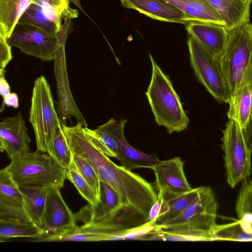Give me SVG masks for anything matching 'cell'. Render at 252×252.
Returning a JSON list of instances; mask_svg holds the SVG:
<instances>
[{"mask_svg": "<svg viewBox=\"0 0 252 252\" xmlns=\"http://www.w3.org/2000/svg\"><path fill=\"white\" fill-rule=\"evenodd\" d=\"M216 58L230 92V99L245 88L252 87V24L247 23L229 31L224 49Z\"/></svg>", "mask_w": 252, "mask_h": 252, "instance_id": "1", "label": "cell"}, {"mask_svg": "<svg viewBox=\"0 0 252 252\" xmlns=\"http://www.w3.org/2000/svg\"><path fill=\"white\" fill-rule=\"evenodd\" d=\"M149 57L152 74L145 94L155 121L158 126H164L169 134L183 131L188 128L189 121L180 97L169 76L161 69L150 54Z\"/></svg>", "mask_w": 252, "mask_h": 252, "instance_id": "2", "label": "cell"}, {"mask_svg": "<svg viewBox=\"0 0 252 252\" xmlns=\"http://www.w3.org/2000/svg\"><path fill=\"white\" fill-rule=\"evenodd\" d=\"M4 169L20 186L62 188L66 168L49 154L38 150L11 159Z\"/></svg>", "mask_w": 252, "mask_h": 252, "instance_id": "3", "label": "cell"}, {"mask_svg": "<svg viewBox=\"0 0 252 252\" xmlns=\"http://www.w3.org/2000/svg\"><path fill=\"white\" fill-rule=\"evenodd\" d=\"M218 209V202L212 189L201 186L198 187L193 200L179 215L156 226L166 231H194L205 241H212V233L217 224Z\"/></svg>", "mask_w": 252, "mask_h": 252, "instance_id": "4", "label": "cell"}, {"mask_svg": "<svg viewBox=\"0 0 252 252\" xmlns=\"http://www.w3.org/2000/svg\"><path fill=\"white\" fill-rule=\"evenodd\" d=\"M29 122L33 129L37 150L47 153L55 128L61 122L55 109L50 86L43 76L34 81Z\"/></svg>", "mask_w": 252, "mask_h": 252, "instance_id": "5", "label": "cell"}, {"mask_svg": "<svg viewBox=\"0 0 252 252\" xmlns=\"http://www.w3.org/2000/svg\"><path fill=\"white\" fill-rule=\"evenodd\" d=\"M222 132L226 182L234 188L251 176L252 154L246 141L244 130L237 122L229 119Z\"/></svg>", "mask_w": 252, "mask_h": 252, "instance_id": "6", "label": "cell"}, {"mask_svg": "<svg viewBox=\"0 0 252 252\" xmlns=\"http://www.w3.org/2000/svg\"><path fill=\"white\" fill-rule=\"evenodd\" d=\"M187 44L190 64L199 82L217 101L228 103L230 92L216 56L191 35Z\"/></svg>", "mask_w": 252, "mask_h": 252, "instance_id": "7", "label": "cell"}, {"mask_svg": "<svg viewBox=\"0 0 252 252\" xmlns=\"http://www.w3.org/2000/svg\"><path fill=\"white\" fill-rule=\"evenodd\" d=\"M7 41L27 55L49 62L55 59L58 36L20 19Z\"/></svg>", "mask_w": 252, "mask_h": 252, "instance_id": "8", "label": "cell"}, {"mask_svg": "<svg viewBox=\"0 0 252 252\" xmlns=\"http://www.w3.org/2000/svg\"><path fill=\"white\" fill-rule=\"evenodd\" d=\"M184 162L176 157L160 160L151 169L155 176V185L158 192L166 200L192 189L184 170Z\"/></svg>", "mask_w": 252, "mask_h": 252, "instance_id": "9", "label": "cell"}, {"mask_svg": "<svg viewBox=\"0 0 252 252\" xmlns=\"http://www.w3.org/2000/svg\"><path fill=\"white\" fill-rule=\"evenodd\" d=\"M32 140L20 112L0 123V150L12 159L30 153Z\"/></svg>", "mask_w": 252, "mask_h": 252, "instance_id": "10", "label": "cell"}, {"mask_svg": "<svg viewBox=\"0 0 252 252\" xmlns=\"http://www.w3.org/2000/svg\"><path fill=\"white\" fill-rule=\"evenodd\" d=\"M126 120L117 121L113 118L100 126L117 142L126 161L125 168L129 170L138 168H151L160 161L155 155L143 153L131 146L124 135Z\"/></svg>", "mask_w": 252, "mask_h": 252, "instance_id": "11", "label": "cell"}, {"mask_svg": "<svg viewBox=\"0 0 252 252\" xmlns=\"http://www.w3.org/2000/svg\"><path fill=\"white\" fill-rule=\"evenodd\" d=\"M61 188H48L42 229L46 234L54 233L76 225V218L64 201Z\"/></svg>", "mask_w": 252, "mask_h": 252, "instance_id": "12", "label": "cell"}, {"mask_svg": "<svg viewBox=\"0 0 252 252\" xmlns=\"http://www.w3.org/2000/svg\"><path fill=\"white\" fill-rule=\"evenodd\" d=\"M123 7L138 11L153 19L186 25L193 20L164 0H120Z\"/></svg>", "mask_w": 252, "mask_h": 252, "instance_id": "13", "label": "cell"}, {"mask_svg": "<svg viewBox=\"0 0 252 252\" xmlns=\"http://www.w3.org/2000/svg\"><path fill=\"white\" fill-rule=\"evenodd\" d=\"M186 29L215 56L223 51L229 33L224 26L195 21L187 24Z\"/></svg>", "mask_w": 252, "mask_h": 252, "instance_id": "14", "label": "cell"}, {"mask_svg": "<svg viewBox=\"0 0 252 252\" xmlns=\"http://www.w3.org/2000/svg\"><path fill=\"white\" fill-rule=\"evenodd\" d=\"M218 12L229 30L250 22L252 0H206Z\"/></svg>", "mask_w": 252, "mask_h": 252, "instance_id": "15", "label": "cell"}, {"mask_svg": "<svg viewBox=\"0 0 252 252\" xmlns=\"http://www.w3.org/2000/svg\"><path fill=\"white\" fill-rule=\"evenodd\" d=\"M25 211L36 225L42 228L48 193V188L20 186Z\"/></svg>", "mask_w": 252, "mask_h": 252, "instance_id": "16", "label": "cell"}, {"mask_svg": "<svg viewBox=\"0 0 252 252\" xmlns=\"http://www.w3.org/2000/svg\"><path fill=\"white\" fill-rule=\"evenodd\" d=\"M193 21L225 25L218 12L206 0H164Z\"/></svg>", "mask_w": 252, "mask_h": 252, "instance_id": "17", "label": "cell"}, {"mask_svg": "<svg viewBox=\"0 0 252 252\" xmlns=\"http://www.w3.org/2000/svg\"><path fill=\"white\" fill-rule=\"evenodd\" d=\"M212 241H252V214L245 213L238 220L227 224L215 226L212 235Z\"/></svg>", "mask_w": 252, "mask_h": 252, "instance_id": "18", "label": "cell"}, {"mask_svg": "<svg viewBox=\"0 0 252 252\" xmlns=\"http://www.w3.org/2000/svg\"><path fill=\"white\" fill-rule=\"evenodd\" d=\"M32 0H0V33L6 39L25 11Z\"/></svg>", "mask_w": 252, "mask_h": 252, "instance_id": "19", "label": "cell"}, {"mask_svg": "<svg viewBox=\"0 0 252 252\" xmlns=\"http://www.w3.org/2000/svg\"><path fill=\"white\" fill-rule=\"evenodd\" d=\"M228 104V119L237 122L244 130L252 118V87L245 88L236 97L230 99Z\"/></svg>", "mask_w": 252, "mask_h": 252, "instance_id": "20", "label": "cell"}, {"mask_svg": "<svg viewBox=\"0 0 252 252\" xmlns=\"http://www.w3.org/2000/svg\"><path fill=\"white\" fill-rule=\"evenodd\" d=\"M69 2L68 0H32L29 8L44 14L60 30L62 17L71 18L78 16L77 10L69 7Z\"/></svg>", "mask_w": 252, "mask_h": 252, "instance_id": "21", "label": "cell"}, {"mask_svg": "<svg viewBox=\"0 0 252 252\" xmlns=\"http://www.w3.org/2000/svg\"><path fill=\"white\" fill-rule=\"evenodd\" d=\"M84 130L95 147L107 157L117 158L125 167V159L117 142L109 133L100 126L94 130L84 126Z\"/></svg>", "mask_w": 252, "mask_h": 252, "instance_id": "22", "label": "cell"}, {"mask_svg": "<svg viewBox=\"0 0 252 252\" xmlns=\"http://www.w3.org/2000/svg\"><path fill=\"white\" fill-rule=\"evenodd\" d=\"M46 233L33 223L17 220H0V242L16 237L40 238Z\"/></svg>", "mask_w": 252, "mask_h": 252, "instance_id": "23", "label": "cell"}, {"mask_svg": "<svg viewBox=\"0 0 252 252\" xmlns=\"http://www.w3.org/2000/svg\"><path fill=\"white\" fill-rule=\"evenodd\" d=\"M0 206L24 208L19 186L4 168L0 171Z\"/></svg>", "mask_w": 252, "mask_h": 252, "instance_id": "24", "label": "cell"}, {"mask_svg": "<svg viewBox=\"0 0 252 252\" xmlns=\"http://www.w3.org/2000/svg\"><path fill=\"white\" fill-rule=\"evenodd\" d=\"M47 153L63 166L67 168L72 160V153L68 145L62 124L55 128L48 146Z\"/></svg>", "mask_w": 252, "mask_h": 252, "instance_id": "25", "label": "cell"}, {"mask_svg": "<svg viewBox=\"0 0 252 252\" xmlns=\"http://www.w3.org/2000/svg\"><path fill=\"white\" fill-rule=\"evenodd\" d=\"M35 242L98 241L97 236L85 232L81 226L76 224L61 231L46 234L44 236L34 239Z\"/></svg>", "mask_w": 252, "mask_h": 252, "instance_id": "26", "label": "cell"}, {"mask_svg": "<svg viewBox=\"0 0 252 252\" xmlns=\"http://www.w3.org/2000/svg\"><path fill=\"white\" fill-rule=\"evenodd\" d=\"M66 169V179L73 184L80 194L89 204L92 206L96 205L99 201L96 193L81 175L73 159Z\"/></svg>", "mask_w": 252, "mask_h": 252, "instance_id": "27", "label": "cell"}, {"mask_svg": "<svg viewBox=\"0 0 252 252\" xmlns=\"http://www.w3.org/2000/svg\"><path fill=\"white\" fill-rule=\"evenodd\" d=\"M198 187L166 200L169 205V211L159 218L156 222V225L160 224L174 218L185 210L196 196Z\"/></svg>", "mask_w": 252, "mask_h": 252, "instance_id": "28", "label": "cell"}, {"mask_svg": "<svg viewBox=\"0 0 252 252\" xmlns=\"http://www.w3.org/2000/svg\"><path fill=\"white\" fill-rule=\"evenodd\" d=\"M20 19L33 25L53 35L58 36V33L60 30L57 25L44 14L30 8L25 11Z\"/></svg>", "mask_w": 252, "mask_h": 252, "instance_id": "29", "label": "cell"}, {"mask_svg": "<svg viewBox=\"0 0 252 252\" xmlns=\"http://www.w3.org/2000/svg\"><path fill=\"white\" fill-rule=\"evenodd\" d=\"M72 159L81 175L94 190L99 200L100 180L94 168L85 158L75 153H72Z\"/></svg>", "mask_w": 252, "mask_h": 252, "instance_id": "30", "label": "cell"}, {"mask_svg": "<svg viewBox=\"0 0 252 252\" xmlns=\"http://www.w3.org/2000/svg\"><path fill=\"white\" fill-rule=\"evenodd\" d=\"M235 211L238 219L245 213L252 214V181L249 179L242 182L236 199Z\"/></svg>", "mask_w": 252, "mask_h": 252, "instance_id": "31", "label": "cell"}, {"mask_svg": "<svg viewBox=\"0 0 252 252\" xmlns=\"http://www.w3.org/2000/svg\"><path fill=\"white\" fill-rule=\"evenodd\" d=\"M169 210L168 202L164 199L160 192H158V198L151 207L148 217V222L154 225L157 220L166 214Z\"/></svg>", "mask_w": 252, "mask_h": 252, "instance_id": "32", "label": "cell"}, {"mask_svg": "<svg viewBox=\"0 0 252 252\" xmlns=\"http://www.w3.org/2000/svg\"><path fill=\"white\" fill-rule=\"evenodd\" d=\"M11 46L7 39L0 33V73L5 70V68L12 59Z\"/></svg>", "mask_w": 252, "mask_h": 252, "instance_id": "33", "label": "cell"}, {"mask_svg": "<svg viewBox=\"0 0 252 252\" xmlns=\"http://www.w3.org/2000/svg\"><path fill=\"white\" fill-rule=\"evenodd\" d=\"M12 107L14 108H18L19 106V97L15 93H10L8 95L3 98V102L0 112L4 109V105Z\"/></svg>", "mask_w": 252, "mask_h": 252, "instance_id": "34", "label": "cell"}, {"mask_svg": "<svg viewBox=\"0 0 252 252\" xmlns=\"http://www.w3.org/2000/svg\"><path fill=\"white\" fill-rule=\"evenodd\" d=\"M5 70L0 73V94L2 98L10 93V87L5 79Z\"/></svg>", "mask_w": 252, "mask_h": 252, "instance_id": "35", "label": "cell"}, {"mask_svg": "<svg viewBox=\"0 0 252 252\" xmlns=\"http://www.w3.org/2000/svg\"><path fill=\"white\" fill-rule=\"evenodd\" d=\"M246 141L252 154V118L247 128L244 130Z\"/></svg>", "mask_w": 252, "mask_h": 252, "instance_id": "36", "label": "cell"}, {"mask_svg": "<svg viewBox=\"0 0 252 252\" xmlns=\"http://www.w3.org/2000/svg\"><path fill=\"white\" fill-rule=\"evenodd\" d=\"M69 1L72 2L73 4L75 5L78 8H79L81 10H83L82 8L81 3L79 0H68Z\"/></svg>", "mask_w": 252, "mask_h": 252, "instance_id": "37", "label": "cell"}]
</instances>
